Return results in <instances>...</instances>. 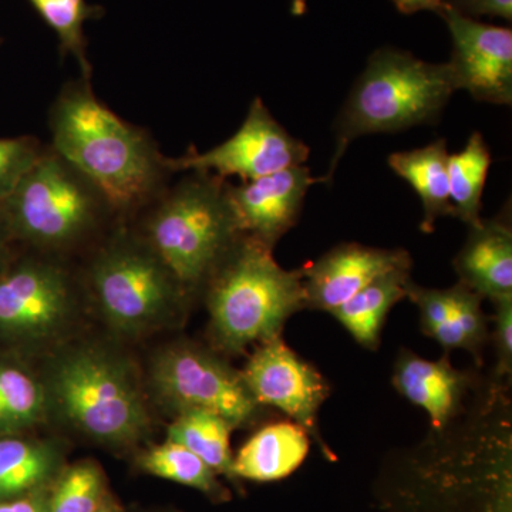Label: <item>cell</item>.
<instances>
[{
    "instance_id": "3957f363",
    "label": "cell",
    "mask_w": 512,
    "mask_h": 512,
    "mask_svg": "<svg viewBox=\"0 0 512 512\" xmlns=\"http://www.w3.org/2000/svg\"><path fill=\"white\" fill-rule=\"evenodd\" d=\"M50 417L84 439L134 447L151 433L146 383L133 360L101 343L57 348L40 377Z\"/></svg>"
},
{
    "instance_id": "7a4b0ae2",
    "label": "cell",
    "mask_w": 512,
    "mask_h": 512,
    "mask_svg": "<svg viewBox=\"0 0 512 512\" xmlns=\"http://www.w3.org/2000/svg\"><path fill=\"white\" fill-rule=\"evenodd\" d=\"M50 146L106 195L120 221L131 222L170 184L153 136L96 96L92 80H70L49 110Z\"/></svg>"
},
{
    "instance_id": "2e32d148",
    "label": "cell",
    "mask_w": 512,
    "mask_h": 512,
    "mask_svg": "<svg viewBox=\"0 0 512 512\" xmlns=\"http://www.w3.org/2000/svg\"><path fill=\"white\" fill-rule=\"evenodd\" d=\"M392 383L407 402L426 412L433 431H441L467 409L476 376L456 369L447 355L427 360L404 349L394 362Z\"/></svg>"
},
{
    "instance_id": "cb8c5ba5",
    "label": "cell",
    "mask_w": 512,
    "mask_h": 512,
    "mask_svg": "<svg viewBox=\"0 0 512 512\" xmlns=\"http://www.w3.org/2000/svg\"><path fill=\"white\" fill-rule=\"evenodd\" d=\"M491 161L490 148L477 131L468 138L463 151L448 156V187L454 217L468 227L483 220V192Z\"/></svg>"
},
{
    "instance_id": "277c9868",
    "label": "cell",
    "mask_w": 512,
    "mask_h": 512,
    "mask_svg": "<svg viewBox=\"0 0 512 512\" xmlns=\"http://www.w3.org/2000/svg\"><path fill=\"white\" fill-rule=\"evenodd\" d=\"M272 252L241 235L202 289L211 348L222 356L282 336L288 319L306 309L302 269L286 271Z\"/></svg>"
},
{
    "instance_id": "e575fe53",
    "label": "cell",
    "mask_w": 512,
    "mask_h": 512,
    "mask_svg": "<svg viewBox=\"0 0 512 512\" xmlns=\"http://www.w3.org/2000/svg\"><path fill=\"white\" fill-rule=\"evenodd\" d=\"M97 512H120V510L117 508V505L113 500H110L109 497H106L104 498V501L101 503Z\"/></svg>"
},
{
    "instance_id": "e0dca14e",
    "label": "cell",
    "mask_w": 512,
    "mask_h": 512,
    "mask_svg": "<svg viewBox=\"0 0 512 512\" xmlns=\"http://www.w3.org/2000/svg\"><path fill=\"white\" fill-rule=\"evenodd\" d=\"M510 205L500 215L470 227L464 247L454 258L458 282L481 298L512 295V228Z\"/></svg>"
},
{
    "instance_id": "8fae6325",
    "label": "cell",
    "mask_w": 512,
    "mask_h": 512,
    "mask_svg": "<svg viewBox=\"0 0 512 512\" xmlns=\"http://www.w3.org/2000/svg\"><path fill=\"white\" fill-rule=\"evenodd\" d=\"M308 157L309 147L289 134L264 101L256 97L234 136L207 153L190 150L183 157H164V165L170 174L204 171L224 180L238 177L247 183L303 165Z\"/></svg>"
},
{
    "instance_id": "5bb4252c",
    "label": "cell",
    "mask_w": 512,
    "mask_h": 512,
    "mask_svg": "<svg viewBox=\"0 0 512 512\" xmlns=\"http://www.w3.org/2000/svg\"><path fill=\"white\" fill-rule=\"evenodd\" d=\"M316 183H320L319 178H313L305 165L247 183H228L229 201L242 235L274 249L279 239L298 224L306 194Z\"/></svg>"
},
{
    "instance_id": "f1b7e54d",
    "label": "cell",
    "mask_w": 512,
    "mask_h": 512,
    "mask_svg": "<svg viewBox=\"0 0 512 512\" xmlns=\"http://www.w3.org/2000/svg\"><path fill=\"white\" fill-rule=\"evenodd\" d=\"M43 147L45 144L33 136L0 138V204L18 187Z\"/></svg>"
},
{
    "instance_id": "484cf974",
    "label": "cell",
    "mask_w": 512,
    "mask_h": 512,
    "mask_svg": "<svg viewBox=\"0 0 512 512\" xmlns=\"http://www.w3.org/2000/svg\"><path fill=\"white\" fill-rule=\"evenodd\" d=\"M59 39L60 56L72 55L79 63L83 79L92 80L93 67L87 59V40L84 25L87 20L103 15L100 6L86 0H29Z\"/></svg>"
},
{
    "instance_id": "9c48e42d",
    "label": "cell",
    "mask_w": 512,
    "mask_h": 512,
    "mask_svg": "<svg viewBox=\"0 0 512 512\" xmlns=\"http://www.w3.org/2000/svg\"><path fill=\"white\" fill-rule=\"evenodd\" d=\"M82 279L57 256H15L0 272V339L47 348L66 338L80 311Z\"/></svg>"
},
{
    "instance_id": "d4e9b609",
    "label": "cell",
    "mask_w": 512,
    "mask_h": 512,
    "mask_svg": "<svg viewBox=\"0 0 512 512\" xmlns=\"http://www.w3.org/2000/svg\"><path fill=\"white\" fill-rule=\"evenodd\" d=\"M137 467L144 473L194 488L214 501L228 500V490L200 457L183 444L167 440L138 454Z\"/></svg>"
},
{
    "instance_id": "4dcf8cb0",
    "label": "cell",
    "mask_w": 512,
    "mask_h": 512,
    "mask_svg": "<svg viewBox=\"0 0 512 512\" xmlns=\"http://www.w3.org/2000/svg\"><path fill=\"white\" fill-rule=\"evenodd\" d=\"M448 9L470 19L493 16L508 22L512 20V0H450Z\"/></svg>"
},
{
    "instance_id": "52a82bcc",
    "label": "cell",
    "mask_w": 512,
    "mask_h": 512,
    "mask_svg": "<svg viewBox=\"0 0 512 512\" xmlns=\"http://www.w3.org/2000/svg\"><path fill=\"white\" fill-rule=\"evenodd\" d=\"M84 295L117 336L144 338L175 320L190 296L130 222L94 245L80 275Z\"/></svg>"
},
{
    "instance_id": "d6986e66",
    "label": "cell",
    "mask_w": 512,
    "mask_h": 512,
    "mask_svg": "<svg viewBox=\"0 0 512 512\" xmlns=\"http://www.w3.org/2000/svg\"><path fill=\"white\" fill-rule=\"evenodd\" d=\"M64 468L59 441L36 437H0V501L46 490Z\"/></svg>"
},
{
    "instance_id": "f546056e",
    "label": "cell",
    "mask_w": 512,
    "mask_h": 512,
    "mask_svg": "<svg viewBox=\"0 0 512 512\" xmlns=\"http://www.w3.org/2000/svg\"><path fill=\"white\" fill-rule=\"evenodd\" d=\"M494 380L510 382L512 376V295L493 301Z\"/></svg>"
},
{
    "instance_id": "603a6c76",
    "label": "cell",
    "mask_w": 512,
    "mask_h": 512,
    "mask_svg": "<svg viewBox=\"0 0 512 512\" xmlns=\"http://www.w3.org/2000/svg\"><path fill=\"white\" fill-rule=\"evenodd\" d=\"M235 430L231 421L208 410H187L174 416L168 426L167 440L183 444L201 458L218 476L235 480L232 474L234 454L231 434Z\"/></svg>"
},
{
    "instance_id": "ba28073f",
    "label": "cell",
    "mask_w": 512,
    "mask_h": 512,
    "mask_svg": "<svg viewBox=\"0 0 512 512\" xmlns=\"http://www.w3.org/2000/svg\"><path fill=\"white\" fill-rule=\"evenodd\" d=\"M454 92L447 63L423 62L393 47L376 50L340 111L335 154L320 183H332L339 161L356 138L437 123Z\"/></svg>"
},
{
    "instance_id": "44dd1931",
    "label": "cell",
    "mask_w": 512,
    "mask_h": 512,
    "mask_svg": "<svg viewBox=\"0 0 512 512\" xmlns=\"http://www.w3.org/2000/svg\"><path fill=\"white\" fill-rule=\"evenodd\" d=\"M410 269H397L375 279L330 315L343 326L360 346L376 350L387 315L407 295Z\"/></svg>"
},
{
    "instance_id": "30bf717a",
    "label": "cell",
    "mask_w": 512,
    "mask_h": 512,
    "mask_svg": "<svg viewBox=\"0 0 512 512\" xmlns=\"http://www.w3.org/2000/svg\"><path fill=\"white\" fill-rule=\"evenodd\" d=\"M148 393L165 412L208 410L225 417L235 429L251 426L264 407L249 392L241 370L217 350L178 340L157 350L148 365Z\"/></svg>"
},
{
    "instance_id": "4316f807",
    "label": "cell",
    "mask_w": 512,
    "mask_h": 512,
    "mask_svg": "<svg viewBox=\"0 0 512 512\" xmlns=\"http://www.w3.org/2000/svg\"><path fill=\"white\" fill-rule=\"evenodd\" d=\"M106 497V478L99 464L79 461L64 467L50 485L49 512H97Z\"/></svg>"
},
{
    "instance_id": "9a60e30c",
    "label": "cell",
    "mask_w": 512,
    "mask_h": 512,
    "mask_svg": "<svg viewBox=\"0 0 512 512\" xmlns=\"http://www.w3.org/2000/svg\"><path fill=\"white\" fill-rule=\"evenodd\" d=\"M406 249L366 247L346 242L302 268L306 309L332 313L387 272L412 269Z\"/></svg>"
},
{
    "instance_id": "7402d4cb",
    "label": "cell",
    "mask_w": 512,
    "mask_h": 512,
    "mask_svg": "<svg viewBox=\"0 0 512 512\" xmlns=\"http://www.w3.org/2000/svg\"><path fill=\"white\" fill-rule=\"evenodd\" d=\"M49 420L42 379L0 360V437L20 436Z\"/></svg>"
},
{
    "instance_id": "ffe728a7",
    "label": "cell",
    "mask_w": 512,
    "mask_h": 512,
    "mask_svg": "<svg viewBox=\"0 0 512 512\" xmlns=\"http://www.w3.org/2000/svg\"><path fill=\"white\" fill-rule=\"evenodd\" d=\"M448 156L446 140L412 151H400L389 157L390 168L412 185L423 204L424 234L434 231L439 218L454 217L448 187Z\"/></svg>"
},
{
    "instance_id": "6da1fadb",
    "label": "cell",
    "mask_w": 512,
    "mask_h": 512,
    "mask_svg": "<svg viewBox=\"0 0 512 512\" xmlns=\"http://www.w3.org/2000/svg\"><path fill=\"white\" fill-rule=\"evenodd\" d=\"M407 454L384 487L389 512H512V424L507 384Z\"/></svg>"
},
{
    "instance_id": "4fadbf2b",
    "label": "cell",
    "mask_w": 512,
    "mask_h": 512,
    "mask_svg": "<svg viewBox=\"0 0 512 512\" xmlns=\"http://www.w3.org/2000/svg\"><path fill=\"white\" fill-rule=\"evenodd\" d=\"M453 50L447 63L454 89L484 103H512V30L487 25L447 9L441 15Z\"/></svg>"
},
{
    "instance_id": "836d02e7",
    "label": "cell",
    "mask_w": 512,
    "mask_h": 512,
    "mask_svg": "<svg viewBox=\"0 0 512 512\" xmlns=\"http://www.w3.org/2000/svg\"><path fill=\"white\" fill-rule=\"evenodd\" d=\"M15 239L10 232L8 221L0 208V272L15 258Z\"/></svg>"
},
{
    "instance_id": "5b68a950",
    "label": "cell",
    "mask_w": 512,
    "mask_h": 512,
    "mask_svg": "<svg viewBox=\"0 0 512 512\" xmlns=\"http://www.w3.org/2000/svg\"><path fill=\"white\" fill-rule=\"evenodd\" d=\"M228 180L190 171L130 222L185 293H202L212 272L241 237Z\"/></svg>"
},
{
    "instance_id": "83f0119b",
    "label": "cell",
    "mask_w": 512,
    "mask_h": 512,
    "mask_svg": "<svg viewBox=\"0 0 512 512\" xmlns=\"http://www.w3.org/2000/svg\"><path fill=\"white\" fill-rule=\"evenodd\" d=\"M483 298L470 288L464 292L458 309L451 319L440 326L431 339L444 349L446 355L456 349L467 350L481 362V352L490 340V319L483 311Z\"/></svg>"
},
{
    "instance_id": "d6a6232c",
    "label": "cell",
    "mask_w": 512,
    "mask_h": 512,
    "mask_svg": "<svg viewBox=\"0 0 512 512\" xmlns=\"http://www.w3.org/2000/svg\"><path fill=\"white\" fill-rule=\"evenodd\" d=\"M399 12L404 15H413L421 10H429L443 15L450 5V0H392Z\"/></svg>"
},
{
    "instance_id": "1f68e13d",
    "label": "cell",
    "mask_w": 512,
    "mask_h": 512,
    "mask_svg": "<svg viewBox=\"0 0 512 512\" xmlns=\"http://www.w3.org/2000/svg\"><path fill=\"white\" fill-rule=\"evenodd\" d=\"M49 488L13 500L0 501V512H49Z\"/></svg>"
},
{
    "instance_id": "7c38bea8",
    "label": "cell",
    "mask_w": 512,
    "mask_h": 512,
    "mask_svg": "<svg viewBox=\"0 0 512 512\" xmlns=\"http://www.w3.org/2000/svg\"><path fill=\"white\" fill-rule=\"evenodd\" d=\"M241 375L259 406L281 410L315 437L326 457L333 456L323 443L318 426L320 407L330 394L328 380L289 348L282 336L255 346Z\"/></svg>"
},
{
    "instance_id": "ac0fdd59",
    "label": "cell",
    "mask_w": 512,
    "mask_h": 512,
    "mask_svg": "<svg viewBox=\"0 0 512 512\" xmlns=\"http://www.w3.org/2000/svg\"><path fill=\"white\" fill-rule=\"evenodd\" d=\"M311 450L305 429L293 421H279L256 431L234 456L235 480L274 483L291 476Z\"/></svg>"
},
{
    "instance_id": "8992f818",
    "label": "cell",
    "mask_w": 512,
    "mask_h": 512,
    "mask_svg": "<svg viewBox=\"0 0 512 512\" xmlns=\"http://www.w3.org/2000/svg\"><path fill=\"white\" fill-rule=\"evenodd\" d=\"M0 208L16 244L63 259L123 222L100 188L50 144Z\"/></svg>"
}]
</instances>
